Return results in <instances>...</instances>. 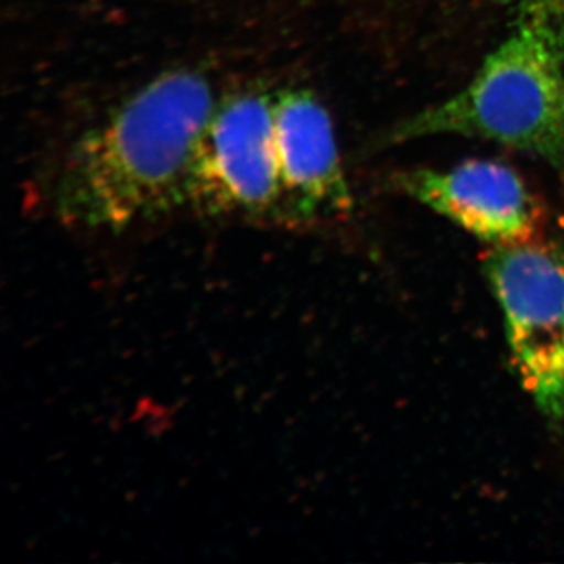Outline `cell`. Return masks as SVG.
I'll return each instance as SVG.
<instances>
[{
    "label": "cell",
    "instance_id": "cell-1",
    "mask_svg": "<svg viewBox=\"0 0 564 564\" xmlns=\"http://www.w3.org/2000/svg\"><path fill=\"white\" fill-rule=\"evenodd\" d=\"M217 102L198 69L148 82L74 141L55 184L58 217L113 231L187 202L193 155Z\"/></svg>",
    "mask_w": 564,
    "mask_h": 564
},
{
    "label": "cell",
    "instance_id": "cell-2",
    "mask_svg": "<svg viewBox=\"0 0 564 564\" xmlns=\"http://www.w3.org/2000/svg\"><path fill=\"white\" fill-rule=\"evenodd\" d=\"M492 141L533 155L564 181V44L533 3H518L507 39L451 98L393 124L389 147L432 137Z\"/></svg>",
    "mask_w": 564,
    "mask_h": 564
},
{
    "label": "cell",
    "instance_id": "cell-3",
    "mask_svg": "<svg viewBox=\"0 0 564 564\" xmlns=\"http://www.w3.org/2000/svg\"><path fill=\"white\" fill-rule=\"evenodd\" d=\"M485 272L519 380L545 419L563 422L564 250L543 239L492 247Z\"/></svg>",
    "mask_w": 564,
    "mask_h": 564
},
{
    "label": "cell",
    "instance_id": "cell-4",
    "mask_svg": "<svg viewBox=\"0 0 564 564\" xmlns=\"http://www.w3.org/2000/svg\"><path fill=\"white\" fill-rule=\"evenodd\" d=\"M187 203L203 214L281 221L273 98L240 91L217 102L193 155Z\"/></svg>",
    "mask_w": 564,
    "mask_h": 564
},
{
    "label": "cell",
    "instance_id": "cell-5",
    "mask_svg": "<svg viewBox=\"0 0 564 564\" xmlns=\"http://www.w3.org/2000/svg\"><path fill=\"white\" fill-rule=\"evenodd\" d=\"M392 187L492 247L543 239L545 209L513 166L469 159L451 169L393 174Z\"/></svg>",
    "mask_w": 564,
    "mask_h": 564
},
{
    "label": "cell",
    "instance_id": "cell-6",
    "mask_svg": "<svg viewBox=\"0 0 564 564\" xmlns=\"http://www.w3.org/2000/svg\"><path fill=\"white\" fill-rule=\"evenodd\" d=\"M281 221L310 225L351 210L352 196L328 110L313 91L273 99Z\"/></svg>",
    "mask_w": 564,
    "mask_h": 564
},
{
    "label": "cell",
    "instance_id": "cell-7",
    "mask_svg": "<svg viewBox=\"0 0 564 564\" xmlns=\"http://www.w3.org/2000/svg\"><path fill=\"white\" fill-rule=\"evenodd\" d=\"M533 3L545 11L551 21L554 22L564 44V0H518V3Z\"/></svg>",
    "mask_w": 564,
    "mask_h": 564
}]
</instances>
